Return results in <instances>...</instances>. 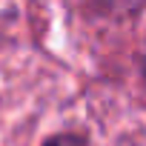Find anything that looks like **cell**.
Segmentation results:
<instances>
[{
  "label": "cell",
  "mask_w": 146,
  "mask_h": 146,
  "mask_svg": "<svg viewBox=\"0 0 146 146\" xmlns=\"http://www.w3.org/2000/svg\"><path fill=\"white\" fill-rule=\"evenodd\" d=\"M46 146H83L78 137H69V135H63V137H54V140H49Z\"/></svg>",
  "instance_id": "obj_1"
},
{
  "label": "cell",
  "mask_w": 146,
  "mask_h": 146,
  "mask_svg": "<svg viewBox=\"0 0 146 146\" xmlns=\"http://www.w3.org/2000/svg\"><path fill=\"white\" fill-rule=\"evenodd\" d=\"M143 78H146V57H143Z\"/></svg>",
  "instance_id": "obj_2"
}]
</instances>
